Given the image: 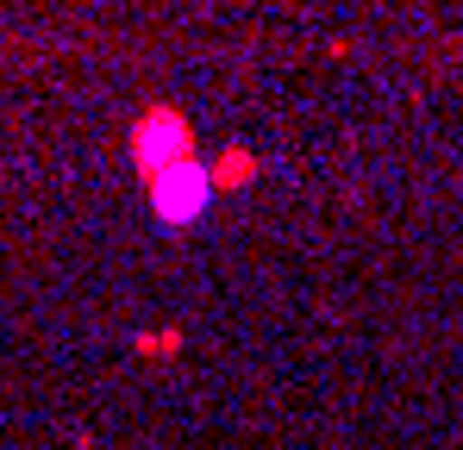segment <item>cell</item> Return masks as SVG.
<instances>
[{"label": "cell", "mask_w": 463, "mask_h": 450, "mask_svg": "<svg viewBox=\"0 0 463 450\" xmlns=\"http://www.w3.org/2000/svg\"><path fill=\"white\" fill-rule=\"evenodd\" d=\"M145 194H151V213H156L163 231H188V225L213 207V175H207V163L194 156V163H175V169H163L156 182H145Z\"/></svg>", "instance_id": "obj_2"}, {"label": "cell", "mask_w": 463, "mask_h": 450, "mask_svg": "<svg viewBox=\"0 0 463 450\" xmlns=\"http://www.w3.org/2000/svg\"><path fill=\"white\" fill-rule=\"evenodd\" d=\"M182 344H188L182 325H163V332H138V338H132V351H138V357H156V363H163V357H182Z\"/></svg>", "instance_id": "obj_4"}, {"label": "cell", "mask_w": 463, "mask_h": 450, "mask_svg": "<svg viewBox=\"0 0 463 450\" xmlns=\"http://www.w3.org/2000/svg\"><path fill=\"white\" fill-rule=\"evenodd\" d=\"M126 156H132V169L145 182H156L175 163H194V126H188V113L182 107H145L132 119V132H126Z\"/></svg>", "instance_id": "obj_1"}, {"label": "cell", "mask_w": 463, "mask_h": 450, "mask_svg": "<svg viewBox=\"0 0 463 450\" xmlns=\"http://www.w3.org/2000/svg\"><path fill=\"white\" fill-rule=\"evenodd\" d=\"M207 175H213V194H226V188H244V182H257V156L244 145H232L220 163H207Z\"/></svg>", "instance_id": "obj_3"}]
</instances>
